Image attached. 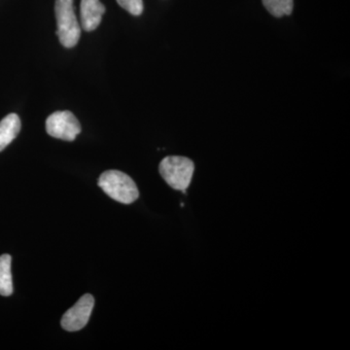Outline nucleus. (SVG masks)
<instances>
[{"instance_id":"obj_9","label":"nucleus","mask_w":350,"mask_h":350,"mask_svg":"<svg viewBox=\"0 0 350 350\" xmlns=\"http://www.w3.org/2000/svg\"><path fill=\"white\" fill-rule=\"evenodd\" d=\"M262 4L275 17L290 15L293 11V0H262Z\"/></svg>"},{"instance_id":"obj_8","label":"nucleus","mask_w":350,"mask_h":350,"mask_svg":"<svg viewBox=\"0 0 350 350\" xmlns=\"http://www.w3.org/2000/svg\"><path fill=\"white\" fill-rule=\"evenodd\" d=\"M10 255L0 256V295L4 297L11 296L13 293L12 273H11Z\"/></svg>"},{"instance_id":"obj_4","label":"nucleus","mask_w":350,"mask_h":350,"mask_svg":"<svg viewBox=\"0 0 350 350\" xmlns=\"http://www.w3.org/2000/svg\"><path fill=\"white\" fill-rule=\"evenodd\" d=\"M46 131L52 137L73 142L81 133V125L72 112L56 111L48 117Z\"/></svg>"},{"instance_id":"obj_2","label":"nucleus","mask_w":350,"mask_h":350,"mask_svg":"<svg viewBox=\"0 0 350 350\" xmlns=\"http://www.w3.org/2000/svg\"><path fill=\"white\" fill-rule=\"evenodd\" d=\"M194 170V163L186 157H167L159 165V172L165 181L170 187L182 191L184 194L190 186Z\"/></svg>"},{"instance_id":"obj_5","label":"nucleus","mask_w":350,"mask_h":350,"mask_svg":"<svg viewBox=\"0 0 350 350\" xmlns=\"http://www.w3.org/2000/svg\"><path fill=\"white\" fill-rule=\"evenodd\" d=\"M94 306V299L92 295L86 294L79 299L72 308L64 313L62 319V327L66 331H80L87 325Z\"/></svg>"},{"instance_id":"obj_10","label":"nucleus","mask_w":350,"mask_h":350,"mask_svg":"<svg viewBox=\"0 0 350 350\" xmlns=\"http://www.w3.org/2000/svg\"><path fill=\"white\" fill-rule=\"evenodd\" d=\"M120 6L125 9L133 16L142 15L144 12V1L142 0H117Z\"/></svg>"},{"instance_id":"obj_1","label":"nucleus","mask_w":350,"mask_h":350,"mask_svg":"<svg viewBox=\"0 0 350 350\" xmlns=\"http://www.w3.org/2000/svg\"><path fill=\"white\" fill-rule=\"evenodd\" d=\"M98 186L111 199L130 204L139 197V192L135 181L128 174L119 170H107L98 178Z\"/></svg>"},{"instance_id":"obj_6","label":"nucleus","mask_w":350,"mask_h":350,"mask_svg":"<svg viewBox=\"0 0 350 350\" xmlns=\"http://www.w3.org/2000/svg\"><path fill=\"white\" fill-rule=\"evenodd\" d=\"M105 13V7L100 0H81L80 15L82 29L88 32L98 29Z\"/></svg>"},{"instance_id":"obj_7","label":"nucleus","mask_w":350,"mask_h":350,"mask_svg":"<svg viewBox=\"0 0 350 350\" xmlns=\"http://www.w3.org/2000/svg\"><path fill=\"white\" fill-rule=\"evenodd\" d=\"M21 120L15 113L7 115L0 122V152L18 137L21 131Z\"/></svg>"},{"instance_id":"obj_3","label":"nucleus","mask_w":350,"mask_h":350,"mask_svg":"<svg viewBox=\"0 0 350 350\" xmlns=\"http://www.w3.org/2000/svg\"><path fill=\"white\" fill-rule=\"evenodd\" d=\"M55 13L59 42L68 49L75 47L81 36V27L76 18L73 0H56Z\"/></svg>"}]
</instances>
